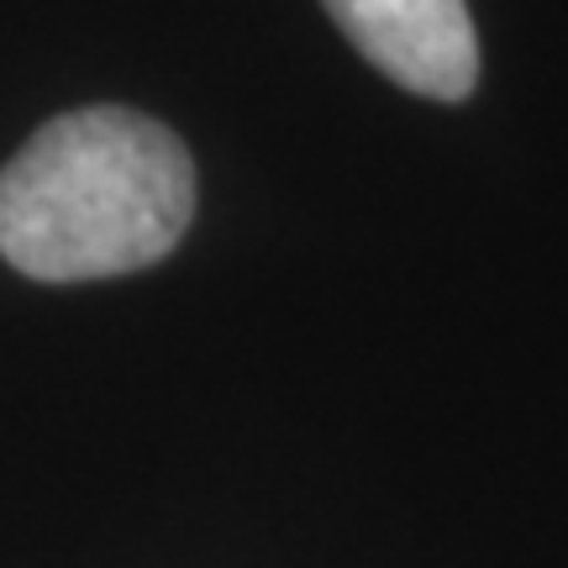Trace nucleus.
<instances>
[{"instance_id": "nucleus-2", "label": "nucleus", "mask_w": 568, "mask_h": 568, "mask_svg": "<svg viewBox=\"0 0 568 568\" xmlns=\"http://www.w3.org/2000/svg\"><path fill=\"white\" fill-rule=\"evenodd\" d=\"M353 48L426 101H464L479 80V38L464 0H322Z\"/></svg>"}, {"instance_id": "nucleus-1", "label": "nucleus", "mask_w": 568, "mask_h": 568, "mask_svg": "<svg viewBox=\"0 0 568 568\" xmlns=\"http://www.w3.org/2000/svg\"><path fill=\"white\" fill-rule=\"evenodd\" d=\"M195 216L184 142L126 105H84L0 169V258L32 280H111L174 253Z\"/></svg>"}]
</instances>
